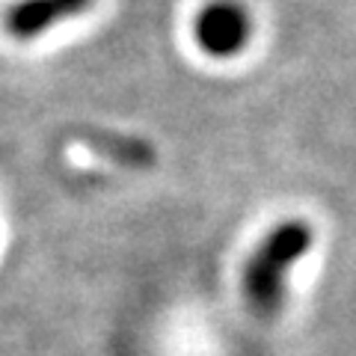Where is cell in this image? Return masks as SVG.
Wrapping results in <instances>:
<instances>
[{"mask_svg": "<svg viewBox=\"0 0 356 356\" xmlns=\"http://www.w3.org/2000/svg\"><path fill=\"white\" fill-rule=\"evenodd\" d=\"M312 226L303 220L280 222L264 235L243 267V294L255 315L273 318L285 303V282L291 267L312 250Z\"/></svg>", "mask_w": 356, "mask_h": 356, "instance_id": "obj_1", "label": "cell"}, {"mask_svg": "<svg viewBox=\"0 0 356 356\" xmlns=\"http://www.w3.org/2000/svg\"><path fill=\"white\" fill-rule=\"evenodd\" d=\"M92 0H18L6 9V30L15 39H36L60 24L63 18H74Z\"/></svg>", "mask_w": 356, "mask_h": 356, "instance_id": "obj_3", "label": "cell"}, {"mask_svg": "<svg viewBox=\"0 0 356 356\" xmlns=\"http://www.w3.org/2000/svg\"><path fill=\"white\" fill-rule=\"evenodd\" d=\"M252 36V18L238 0H211L193 21V39L208 57L229 60L247 48Z\"/></svg>", "mask_w": 356, "mask_h": 356, "instance_id": "obj_2", "label": "cell"}]
</instances>
